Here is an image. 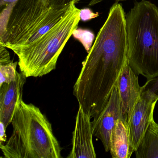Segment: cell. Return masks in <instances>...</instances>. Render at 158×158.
Here are the masks:
<instances>
[{"label":"cell","instance_id":"obj_1","mask_svg":"<svg viewBox=\"0 0 158 158\" xmlns=\"http://www.w3.org/2000/svg\"><path fill=\"white\" fill-rule=\"evenodd\" d=\"M12 134L0 148L5 158H60L52 126L38 107L21 101L13 116Z\"/></svg>","mask_w":158,"mask_h":158},{"label":"cell","instance_id":"obj_2","mask_svg":"<svg viewBox=\"0 0 158 158\" xmlns=\"http://www.w3.org/2000/svg\"><path fill=\"white\" fill-rule=\"evenodd\" d=\"M128 63L147 80L158 77V8L136 2L126 16Z\"/></svg>","mask_w":158,"mask_h":158},{"label":"cell","instance_id":"obj_3","mask_svg":"<svg viewBox=\"0 0 158 158\" xmlns=\"http://www.w3.org/2000/svg\"><path fill=\"white\" fill-rule=\"evenodd\" d=\"M80 10L76 6L58 24L39 40L12 50L18 58L20 72L27 77H40L55 70L64 46L80 21Z\"/></svg>","mask_w":158,"mask_h":158},{"label":"cell","instance_id":"obj_4","mask_svg":"<svg viewBox=\"0 0 158 158\" xmlns=\"http://www.w3.org/2000/svg\"><path fill=\"white\" fill-rule=\"evenodd\" d=\"M158 98L148 91H142L127 121L129 152L132 156L138 147L146 130L153 119L154 109Z\"/></svg>","mask_w":158,"mask_h":158},{"label":"cell","instance_id":"obj_5","mask_svg":"<svg viewBox=\"0 0 158 158\" xmlns=\"http://www.w3.org/2000/svg\"><path fill=\"white\" fill-rule=\"evenodd\" d=\"M120 119L124 120L116 86L99 116L92 121L93 135L100 139L106 152L110 151L112 131Z\"/></svg>","mask_w":158,"mask_h":158},{"label":"cell","instance_id":"obj_6","mask_svg":"<svg viewBox=\"0 0 158 158\" xmlns=\"http://www.w3.org/2000/svg\"><path fill=\"white\" fill-rule=\"evenodd\" d=\"M91 117L79 106L73 133L72 148L67 158H96Z\"/></svg>","mask_w":158,"mask_h":158},{"label":"cell","instance_id":"obj_7","mask_svg":"<svg viewBox=\"0 0 158 158\" xmlns=\"http://www.w3.org/2000/svg\"><path fill=\"white\" fill-rule=\"evenodd\" d=\"M138 76L131 68L127 59L116 84L124 119L127 123L142 94V87L139 83Z\"/></svg>","mask_w":158,"mask_h":158},{"label":"cell","instance_id":"obj_8","mask_svg":"<svg viewBox=\"0 0 158 158\" xmlns=\"http://www.w3.org/2000/svg\"><path fill=\"white\" fill-rule=\"evenodd\" d=\"M27 78L17 72L15 81L0 85V122L6 128L11 123L16 106L23 100V90Z\"/></svg>","mask_w":158,"mask_h":158},{"label":"cell","instance_id":"obj_9","mask_svg":"<svg viewBox=\"0 0 158 158\" xmlns=\"http://www.w3.org/2000/svg\"><path fill=\"white\" fill-rule=\"evenodd\" d=\"M110 152L113 158H130L127 123L120 119L111 134Z\"/></svg>","mask_w":158,"mask_h":158},{"label":"cell","instance_id":"obj_10","mask_svg":"<svg viewBox=\"0 0 158 158\" xmlns=\"http://www.w3.org/2000/svg\"><path fill=\"white\" fill-rule=\"evenodd\" d=\"M136 158H158V124L152 120L136 150Z\"/></svg>","mask_w":158,"mask_h":158},{"label":"cell","instance_id":"obj_11","mask_svg":"<svg viewBox=\"0 0 158 158\" xmlns=\"http://www.w3.org/2000/svg\"><path fill=\"white\" fill-rule=\"evenodd\" d=\"M18 62L11 60L9 62L0 64V85L4 83H9L16 78V67Z\"/></svg>","mask_w":158,"mask_h":158},{"label":"cell","instance_id":"obj_12","mask_svg":"<svg viewBox=\"0 0 158 158\" xmlns=\"http://www.w3.org/2000/svg\"><path fill=\"white\" fill-rule=\"evenodd\" d=\"M73 36L82 44L85 50L88 53L95 40V35L93 32L89 29L77 27L74 31Z\"/></svg>","mask_w":158,"mask_h":158},{"label":"cell","instance_id":"obj_13","mask_svg":"<svg viewBox=\"0 0 158 158\" xmlns=\"http://www.w3.org/2000/svg\"><path fill=\"white\" fill-rule=\"evenodd\" d=\"M142 87V91H148L158 98V77L147 80Z\"/></svg>","mask_w":158,"mask_h":158},{"label":"cell","instance_id":"obj_14","mask_svg":"<svg viewBox=\"0 0 158 158\" xmlns=\"http://www.w3.org/2000/svg\"><path fill=\"white\" fill-rule=\"evenodd\" d=\"M99 16L98 12L94 13L89 8H85L80 10V20L83 22H87L92 19H95Z\"/></svg>","mask_w":158,"mask_h":158},{"label":"cell","instance_id":"obj_15","mask_svg":"<svg viewBox=\"0 0 158 158\" xmlns=\"http://www.w3.org/2000/svg\"><path fill=\"white\" fill-rule=\"evenodd\" d=\"M81 0H49L50 6L53 7H61L66 6L71 3L73 2H74L77 3Z\"/></svg>","mask_w":158,"mask_h":158},{"label":"cell","instance_id":"obj_16","mask_svg":"<svg viewBox=\"0 0 158 158\" xmlns=\"http://www.w3.org/2000/svg\"><path fill=\"white\" fill-rule=\"evenodd\" d=\"M7 128L3 123L0 122V145L4 144L7 141V136L6 135V130Z\"/></svg>","mask_w":158,"mask_h":158},{"label":"cell","instance_id":"obj_17","mask_svg":"<svg viewBox=\"0 0 158 158\" xmlns=\"http://www.w3.org/2000/svg\"><path fill=\"white\" fill-rule=\"evenodd\" d=\"M17 1L18 0H0V9L11 6Z\"/></svg>","mask_w":158,"mask_h":158},{"label":"cell","instance_id":"obj_18","mask_svg":"<svg viewBox=\"0 0 158 158\" xmlns=\"http://www.w3.org/2000/svg\"><path fill=\"white\" fill-rule=\"evenodd\" d=\"M104 1V0H91L90 2H89V4L88 6L89 7L91 6H94V5H96V4H98V3H100V2H102ZM116 1H125V0H116Z\"/></svg>","mask_w":158,"mask_h":158}]
</instances>
